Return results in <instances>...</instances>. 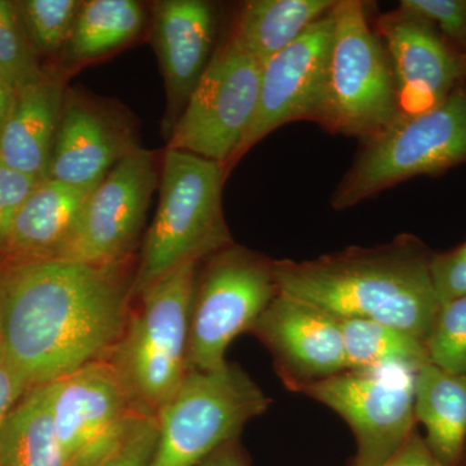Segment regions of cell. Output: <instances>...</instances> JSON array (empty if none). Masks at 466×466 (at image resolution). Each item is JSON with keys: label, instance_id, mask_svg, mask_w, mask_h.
Masks as SVG:
<instances>
[{"label": "cell", "instance_id": "6da1fadb", "mask_svg": "<svg viewBox=\"0 0 466 466\" xmlns=\"http://www.w3.org/2000/svg\"><path fill=\"white\" fill-rule=\"evenodd\" d=\"M130 259L0 266L2 349L27 391L106 360L134 300Z\"/></svg>", "mask_w": 466, "mask_h": 466}, {"label": "cell", "instance_id": "7a4b0ae2", "mask_svg": "<svg viewBox=\"0 0 466 466\" xmlns=\"http://www.w3.org/2000/svg\"><path fill=\"white\" fill-rule=\"evenodd\" d=\"M433 254L415 236L311 260H275L279 291L334 318L391 325L425 342L440 309Z\"/></svg>", "mask_w": 466, "mask_h": 466}, {"label": "cell", "instance_id": "3957f363", "mask_svg": "<svg viewBox=\"0 0 466 466\" xmlns=\"http://www.w3.org/2000/svg\"><path fill=\"white\" fill-rule=\"evenodd\" d=\"M227 175L219 162L165 150L157 213L135 269L134 299L179 267L233 244L222 207Z\"/></svg>", "mask_w": 466, "mask_h": 466}, {"label": "cell", "instance_id": "277c9868", "mask_svg": "<svg viewBox=\"0 0 466 466\" xmlns=\"http://www.w3.org/2000/svg\"><path fill=\"white\" fill-rule=\"evenodd\" d=\"M200 263L147 288L106 360L140 412L156 417L188 372L189 315Z\"/></svg>", "mask_w": 466, "mask_h": 466}, {"label": "cell", "instance_id": "5b68a950", "mask_svg": "<svg viewBox=\"0 0 466 466\" xmlns=\"http://www.w3.org/2000/svg\"><path fill=\"white\" fill-rule=\"evenodd\" d=\"M332 17V42L318 124L330 133L366 142L400 119L390 58L382 39L368 23L363 2L339 0Z\"/></svg>", "mask_w": 466, "mask_h": 466}, {"label": "cell", "instance_id": "8992f818", "mask_svg": "<svg viewBox=\"0 0 466 466\" xmlns=\"http://www.w3.org/2000/svg\"><path fill=\"white\" fill-rule=\"evenodd\" d=\"M461 164H466V84L434 109L401 116L363 142L330 204L345 210L410 177Z\"/></svg>", "mask_w": 466, "mask_h": 466}, {"label": "cell", "instance_id": "52a82bcc", "mask_svg": "<svg viewBox=\"0 0 466 466\" xmlns=\"http://www.w3.org/2000/svg\"><path fill=\"white\" fill-rule=\"evenodd\" d=\"M271 400L236 364L188 370L157 415L158 438L150 466H196L238 440L242 429L268 410Z\"/></svg>", "mask_w": 466, "mask_h": 466}, {"label": "cell", "instance_id": "ba28073f", "mask_svg": "<svg viewBox=\"0 0 466 466\" xmlns=\"http://www.w3.org/2000/svg\"><path fill=\"white\" fill-rule=\"evenodd\" d=\"M189 315L188 370H218L279 294L275 260L233 242L202 260Z\"/></svg>", "mask_w": 466, "mask_h": 466}, {"label": "cell", "instance_id": "9c48e42d", "mask_svg": "<svg viewBox=\"0 0 466 466\" xmlns=\"http://www.w3.org/2000/svg\"><path fill=\"white\" fill-rule=\"evenodd\" d=\"M260 78L258 61L227 39L214 51L167 149L219 162L227 171L256 116Z\"/></svg>", "mask_w": 466, "mask_h": 466}, {"label": "cell", "instance_id": "30bf717a", "mask_svg": "<svg viewBox=\"0 0 466 466\" xmlns=\"http://www.w3.org/2000/svg\"><path fill=\"white\" fill-rule=\"evenodd\" d=\"M415 370H346L300 389L348 422L357 440L351 466H383L416 431Z\"/></svg>", "mask_w": 466, "mask_h": 466}, {"label": "cell", "instance_id": "8fae6325", "mask_svg": "<svg viewBox=\"0 0 466 466\" xmlns=\"http://www.w3.org/2000/svg\"><path fill=\"white\" fill-rule=\"evenodd\" d=\"M50 388L52 421L66 466L100 465L148 417L135 406L108 360L87 364Z\"/></svg>", "mask_w": 466, "mask_h": 466}, {"label": "cell", "instance_id": "7c38bea8", "mask_svg": "<svg viewBox=\"0 0 466 466\" xmlns=\"http://www.w3.org/2000/svg\"><path fill=\"white\" fill-rule=\"evenodd\" d=\"M158 182L155 153L137 148L126 156L86 198L58 259L92 265L130 259Z\"/></svg>", "mask_w": 466, "mask_h": 466}, {"label": "cell", "instance_id": "4fadbf2b", "mask_svg": "<svg viewBox=\"0 0 466 466\" xmlns=\"http://www.w3.org/2000/svg\"><path fill=\"white\" fill-rule=\"evenodd\" d=\"M332 11L296 42L262 66L258 106L227 173L276 128L296 121H319L323 106Z\"/></svg>", "mask_w": 466, "mask_h": 466}, {"label": "cell", "instance_id": "5bb4252c", "mask_svg": "<svg viewBox=\"0 0 466 466\" xmlns=\"http://www.w3.org/2000/svg\"><path fill=\"white\" fill-rule=\"evenodd\" d=\"M137 148L133 121L124 110L66 87L46 179L94 188Z\"/></svg>", "mask_w": 466, "mask_h": 466}, {"label": "cell", "instance_id": "9a60e30c", "mask_svg": "<svg viewBox=\"0 0 466 466\" xmlns=\"http://www.w3.org/2000/svg\"><path fill=\"white\" fill-rule=\"evenodd\" d=\"M290 391L349 370L341 320L279 291L253 325Z\"/></svg>", "mask_w": 466, "mask_h": 466}, {"label": "cell", "instance_id": "2e32d148", "mask_svg": "<svg viewBox=\"0 0 466 466\" xmlns=\"http://www.w3.org/2000/svg\"><path fill=\"white\" fill-rule=\"evenodd\" d=\"M376 29L394 72L400 118L434 109L466 84V55L425 21L397 11L382 15Z\"/></svg>", "mask_w": 466, "mask_h": 466}, {"label": "cell", "instance_id": "e0dca14e", "mask_svg": "<svg viewBox=\"0 0 466 466\" xmlns=\"http://www.w3.org/2000/svg\"><path fill=\"white\" fill-rule=\"evenodd\" d=\"M216 5L205 0H159L153 5L150 39L164 78L168 139L214 55Z\"/></svg>", "mask_w": 466, "mask_h": 466}, {"label": "cell", "instance_id": "ac0fdd59", "mask_svg": "<svg viewBox=\"0 0 466 466\" xmlns=\"http://www.w3.org/2000/svg\"><path fill=\"white\" fill-rule=\"evenodd\" d=\"M94 188L42 180L18 211L0 266L60 258Z\"/></svg>", "mask_w": 466, "mask_h": 466}, {"label": "cell", "instance_id": "d6986e66", "mask_svg": "<svg viewBox=\"0 0 466 466\" xmlns=\"http://www.w3.org/2000/svg\"><path fill=\"white\" fill-rule=\"evenodd\" d=\"M66 91L64 79L47 73L41 82L15 95L0 134V159L5 165L46 179Z\"/></svg>", "mask_w": 466, "mask_h": 466}, {"label": "cell", "instance_id": "ffe728a7", "mask_svg": "<svg viewBox=\"0 0 466 466\" xmlns=\"http://www.w3.org/2000/svg\"><path fill=\"white\" fill-rule=\"evenodd\" d=\"M415 416L426 446L446 466H461L466 450V376L428 363L415 379Z\"/></svg>", "mask_w": 466, "mask_h": 466}, {"label": "cell", "instance_id": "44dd1931", "mask_svg": "<svg viewBox=\"0 0 466 466\" xmlns=\"http://www.w3.org/2000/svg\"><path fill=\"white\" fill-rule=\"evenodd\" d=\"M334 0H250L229 38L260 66L332 11Z\"/></svg>", "mask_w": 466, "mask_h": 466}, {"label": "cell", "instance_id": "7402d4cb", "mask_svg": "<svg viewBox=\"0 0 466 466\" xmlns=\"http://www.w3.org/2000/svg\"><path fill=\"white\" fill-rule=\"evenodd\" d=\"M146 23V9L137 0L82 2L64 61L76 67L108 56L134 42Z\"/></svg>", "mask_w": 466, "mask_h": 466}, {"label": "cell", "instance_id": "603a6c76", "mask_svg": "<svg viewBox=\"0 0 466 466\" xmlns=\"http://www.w3.org/2000/svg\"><path fill=\"white\" fill-rule=\"evenodd\" d=\"M0 466H66L52 421L50 383L27 391L5 419Z\"/></svg>", "mask_w": 466, "mask_h": 466}, {"label": "cell", "instance_id": "cb8c5ba5", "mask_svg": "<svg viewBox=\"0 0 466 466\" xmlns=\"http://www.w3.org/2000/svg\"><path fill=\"white\" fill-rule=\"evenodd\" d=\"M341 329L349 370L407 368L417 372L429 363L425 343L391 325L345 319L341 320Z\"/></svg>", "mask_w": 466, "mask_h": 466}, {"label": "cell", "instance_id": "d4e9b609", "mask_svg": "<svg viewBox=\"0 0 466 466\" xmlns=\"http://www.w3.org/2000/svg\"><path fill=\"white\" fill-rule=\"evenodd\" d=\"M27 39L36 56L64 54L82 2L23 0L15 2Z\"/></svg>", "mask_w": 466, "mask_h": 466}, {"label": "cell", "instance_id": "484cf974", "mask_svg": "<svg viewBox=\"0 0 466 466\" xmlns=\"http://www.w3.org/2000/svg\"><path fill=\"white\" fill-rule=\"evenodd\" d=\"M46 75L27 39L16 5L0 0V82L16 95L41 82Z\"/></svg>", "mask_w": 466, "mask_h": 466}, {"label": "cell", "instance_id": "4316f807", "mask_svg": "<svg viewBox=\"0 0 466 466\" xmlns=\"http://www.w3.org/2000/svg\"><path fill=\"white\" fill-rule=\"evenodd\" d=\"M424 343L429 363L466 376V296L441 303Z\"/></svg>", "mask_w": 466, "mask_h": 466}, {"label": "cell", "instance_id": "83f0119b", "mask_svg": "<svg viewBox=\"0 0 466 466\" xmlns=\"http://www.w3.org/2000/svg\"><path fill=\"white\" fill-rule=\"evenodd\" d=\"M398 11L425 21L466 55V0H401Z\"/></svg>", "mask_w": 466, "mask_h": 466}, {"label": "cell", "instance_id": "f1b7e54d", "mask_svg": "<svg viewBox=\"0 0 466 466\" xmlns=\"http://www.w3.org/2000/svg\"><path fill=\"white\" fill-rule=\"evenodd\" d=\"M42 180L15 170L0 159V265L18 211Z\"/></svg>", "mask_w": 466, "mask_h": 466}, {"label": "cell", "instance_id": "f546056e", "mask_svg": "<svg viewBox=\"0 0 466 466\" xmlns=\"http://www.w3.org/2000/svg\"><path fill=\"white\" fill-rule=\"evenodd\" d=\"M431 272L441 303L466 296V241L446 253L433 254Z\"/></svg>", "mask_w": 466, "mask_h": 466}, {"label": "cell", "instance_id": "4dcf8cb0", "mask_svg": "<svg viewBox=\"0 0 466 466\" xmlns=\"http://www.w3.org/2000/svg\"><path fill=\"white\" fill-rule=\"evenodd\" d=\"M157 438V419L146 417L119 450L97 466H150Z\"/></svg>", "mask_w": 466, "mask_h": 466}, {"label": "cell", "instance_id": "1f68e13d", "mask_svg": "<svg viewBox=\"0 0 466 466\" xmlns=\"http://www.w3.org/2000/svg\"><path fill=\"white\" fill-rule=\"evenodd\" d=\"M383 466H446L440 461L429 447L426 446L424 438L415 431L410 435L406 443L394 458L389 460Z\"/></svg>", "mask_w": 466, "mask_h": 466}, {"label": "cell", "instance_id": "d6a6232c", "mask_svg": "<svg viewBox=\"0 0 466 466\" xmlns=\"http://www.w3.org/2000/svg\"><path fill=\"white\" fill-rule=\"evenodd\" d=\"M25 392L23 383L12 367L9 366L7 359L0 350V429L5 424L15 404L20 400L21 395Z\"/></svg>", "mask_w": 466, "mask_h": 466}, {"label": "cell", "instance_id": "836d02e7", "mask_svg": "<svg viewBox=\"0 0 466 466\" xmlns=\"http://www.w3.org/2000/svg\"><path fill=\"white\" fill-rule=\"evenodd\" d=\"M196 466H249L238 440H233L202 460Z\"/></svg>", "mask_w": 466, "mask_h": 466}, {"label": "cell", "instance_id": "e575fe53", "mask_svg": "<svg viewBox=\"0 0 466 466\" xmlns=\"http://www.w3.org/2000/svg\"><path fill=\"white\" fill-rule=\"evenodd\" d=\"M14 92L9 91L8 88L0 82V134H2L3 127H5V122H7L12 106H14Z\"/></svg>", "mask_w": 466, "mask_h": 466}, {"label": "cell", "instance_id": "d590c367", "mask_svg": "<svg viewBox=\"0 0 466 466\" xmlns=\"http://www.w3.org/2000/svg\"><path fill=\"white\" fill-rule=\"evenodd\" d=\"M0 350L2 349V319H0Z\"/></svg>", "mask_w": 466, "mask_h": 466}, {"label": "cell", "instance_id": "8d00e7d4", "mask_svg": "<svg viewBox=\"0 0 466 466\" xmlns=\"http://www.w3.org/2000/svg\"><path fill=\"white\" fill-rule=\"evenodd\" d=\"M461 466H466V450H465L464 460H462V464H461Z\"/></svg>", "mask_w": 466, "mask_h": 466}]
</instances>
